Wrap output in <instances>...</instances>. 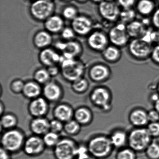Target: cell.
Masks as SVG:
<instances>
[{
    "label": "cell",
    "mask_w": 159,
    "mask_h": 159,
    "mask_svg": "<svg viewBox=\"0 0 159 159\" xmlns=\"http://www.w3.org/2000/svg\"><path fill=\"white\" fill-rule=\"evenodd\" d=\"M59 65L63 78L70 82L83 77L85 72V66L82 61L62 54Z\"/></svg>",
    "instance_id": "obj_1"
},
{
    "label": "cell",
    "mask_w": 159,
    "mask_h": 159,
    "mask_svg": "<svg viewBox=\"0 0 159 159\" xmlns=\"http://www.w3.org/2000/svg\"><path fill=\"white\" fill-rule=\"evenodd\" d=\"M87 148L92 156L97 159L107 158L114 149L109 137L104 135L93 137L89 141Z\"/></svg>",
    "instance_id": "obj_2"
},
{
    "label": "cell",
    "mask_w": 159,
    "mask_h": 159,
    "mask_svg": "<svg viewBox=\"0 0 159 159\" xmlns=\"http://www.w3.org/2000/svg\"><path fill=\"white\" fill-rule=\"evenodd\" d=\"M152 140L146 127H134L128 133L127 145L137 153L144 152Z\"/></svg>",
    "instance_id": "obj_3"
},
{
    "label": "cell",
    "mask_w": 159,
    "mask_h": 159,
    "mask_svg": "<svg viewBox=\"0 0 159 159\" xmlns=\"http://www.w3.org/2000/svg\"><path fill=\"white\" fill-rule=\"evenodd\" d=\"M153 45L142 38L131 39L127 50L130 56L135 60L146 61L150 57Z\"/></svg>",
    "instance_id": "obj_4"
},
{
    "label": "cell",
    "mask_w": 159,
    "mask_h": 159,
    "mask_svg": "<svg viewBox=\"0 0 159 159\" xmlns=\"http://www.w3.org/2000/svg\"><path fill=\"white\" fill-rule=\"evenodd\" d=\"M55 5L49 0H35L30 7V13L36 21L44 22L54 14Z\"/></svg>",
    "instance_id": "obj_5"
},
{
    "label": "cell",
    "mask_w": 159,
    "mask_h": 159,
    "mask_svg": "<svg viewBox=\"0 0 159 159\" xmlns=\"http://www.w3.org/2000/svg\"><path fill=\"white\" fill-rule=\"evenodd\" d=\"M90 99L94 106L105 112L111 110L112 94L107 87L99 86L94 88L90 94Z\"/></svg>",
    "instance_id": "obj_6"
},
{
    "label": "cell",
    "mask_w": 159,
    "mask_h": 159,
    "mask_svg": "<svg viewBox=\"0 0 159 159\" xmlns=\"http://www.w3.org/2000/svg\"><path fill=\"white\" fill-rule=\"evenodd\" d=\"M25 140L24 134L19 130H8L2 136V148L9 152H16L23 148Z\"/></svg>",
    "instance_id": "obj_7"
},
{
    "label": "cell",
    "mask_w": 159,
    "mask_h": 159,
    "mask_svg": "<svg viewBox=\"0 0 159 159\" xmlns=\"http://www.w3.org/2000/svg\"><path fill=\"white\" fill-rule=\"evenodd\" d=\"M107 35L111 44L121 49L127 46L131 40L127 33L126 25L121 22L110 29Z\"/></svg>",
    "instance_id": "obj_8"
},
{
    "label": "cell",
    "mask_w": 159,
    "mask_h": 159,
    "mask_svg": "<svg viewBox=\"0 0 159 159\" xmlns=\"http://www.w3.org/2000/svg\"><path fill=\"white\" fill-rule=\"evenodd\" d=\"M98 5V13L105 21L112 23L119 21L121 10L118 3L112 0H104Z\"/></svg>",
    "instance_id": "obj_9"
},
{
    "label": "cell",
    "mask_w": 159,
    "mask_h": 159,
    "mask_svg": "<svg viewBox=\"0 0 159 159\" xmlns=\"http://www.w3.org/2000/svg\"><path fill=\"white\" fill-rule=\"evenodd\" d=\"M77 148L74 140L63 139L54 147V153L56 159H73L76 157Z\"/></svg>",
    "instance_id": "obj_10"
},
{
    "label": "cell",
    "mask_w": 159,
    "mask_h": 159,
    "mask_svg": "<svg viewBox=\"0 0 159 159\" xmlns=\"http://www.w3.org/2000/svg\"><path fill=\"white\" fill-rule=\"evenodd\" d=\"M87 43L91 50L101 53L109 45L110 42L107 34L102 30H95L88 35Z\"/></svg>",
    "instance_id": "obj_11"
},
{
    "label": "cell",
    "mask_w": 159,
    "mask_h": 159,
    "mask_svg": "<svg viewBox=\"0 0 159 159\" xmlns=\"http://www.w3.org/2000/svg\"><path fill=\"white\" fill-rule=\"evenodd\" d=\"M71 22L70 27L79 36H88L93 31V23L88 16L79 15Z\"/></svg>",
    "instance_id": "obj_12"
},
{
    "label": "cell",
    "mask_w": 159,
    "mask_h": 159,
    "mask_svg": "<svg viewBox=\"0 0 159 159\" xmlns=\"http://www.w3.org/2000/svg\"><path fill=\"white\" fill-rule=\"evenodd\" d=\"M88 75L92 81L100 83L105 82L110 79L111 70L107 65L103 63H97L91 67Z\"/></svg>",
    "instance_id": "obj_13"
},
{
    "label": "cell",
    "mask_w": 159,
    "mask_h": 159,
    "mask_svg": "<svg viewBox=\"0 0 159 159\" xmlns=\"http://www.w3.org/2000/svg\"><path fill=\"white\" fill-rule=\"evenodd\" d=\"M55 47L57 50L60 51L62 54L72 58H77L83 52L81 43L74 39L66 42H57L56 43Z\"/></svg>",
    "instance_id": "obj_14"
},
{
    "label": "cell",
    "mask_w": 159,
    "mask_h": 159,
    "mask_svg": "<svg viewBox=\"0 0 159 159\" xmlns=\"http://www.w3.org/2000/svg\"><path fill=\"white\" fill-rule=\"evenodd\" d=\"M45 146L43 139L35 135L29 137L25 140L23 148L26 154L35 156L40 154L44 150Z\"/></svg>",
    "instance_id": "obj_15"
},
{
    "label": "cell",
    "mask_w": 159,
    "mask_h": 159,
    "mask_svg": "<svg viewBox=\"0 0 159 159\" xmlns=\"http://www.w3.org/2000/svg\"><path fill=\"white\" fill-rule=\"evenodd\" d=\"M144 18V20L136 19L126 25L127 33L131 39L142 38L149 29V24H151V21L149 22L147 17Z\"/></svg>",
    "instance_id": "obj_16"
},
{
    "label": "cell",
    "mask_w": 159,
    "mask_h": 159,
    "mask_svg": "<svg viewBox=\"0 0 159 159\" xmlns=\"http://www.w3.org/2000/svg\"><path fill=\"white\" fill-rule=\"evenodd\" d=\"M61 55L56 50L50 48L41 50L39 55V59L41 64L48 67L54 65H59Z\"/></svg>",
    "instance_id": "obj_17"
},
{
    "label": "cell",
    "mask_w": 159,
    "mask_h": 159,
    "mask_svg": "<svg viewBox=\"0 0 159 159\" xmlns=\"http://www.w3.org/2000/svg\"><path fill=\"white\" fill-rule=\"evenodd\" d=\"M48 101L44 97H39L32 99L29 106L30 115L34 118L43 117L48 112Z\"/></svg>",
    "instance_id": "obj_18"
},
{
    "label": "cell",
    "mask_w": 159,
    "mask_h": 159,
    "mask_svg": "<svg viewBox=\"0 0 159 159\" xmlns=\"http://www.w3.org/2000/svg\"><path fill=\"white\" fill-rule=\"evenodd\" d=\"M128 120L134 127H146L149 123L148 111L141 108H136L131 111Z\"/></svg>",
    "instance_id": "obj_19"
},
{
    "label": "cell",
    "mask_w": 159,
    "mask_h": 159,
    "mask_svg": "<svg viewBox=\"0 0 159 159\" xmlns=\"http://www.w3.org/2000/svg\"><path fill=\"white\" fill-rule=\"evenodd\" d=\"M42 93L43 97L47 101L55 102L61 98L63 94V91L58 83L51 80L44 84Z\"/></svg>",
    "instance_id": "obj_20"
},
{
    "label": "cell",
    "mask_w": 159,
    "mask_h": 159,
    "mask_svg": "<svg viewBox=\"0 0 159 159\" xmlns=\"http://www.w3.org/2000/svg\"><path fill=\"white\" fill-rule=\"evenodd\" d=\"M45 30L51 34L60 33L65 28L64 18L60 16L53 15L44 22Z\"/></svg>",
    "instance_id": "obj_21"
},
{
    "label": "cell",
    "mask_w": 159,
    "mask_h": 159,
    "mask_svg": "<svg viewBox=\"0 0 159 159\" xmlns=\"http://www.w3.org/2000/svg\"><path fill=\"white\" fill-rule=\"evenodd\" d=\"M52 34L47 30H42L38 31L33 38V43L35 47L41 50L49 48L52 43Z\"/></svg>",
    "instance_id": "obj_22"
},
{
    "label": "cell",
    "mask_w": 159,
    "mask_h": 159,
    "mask_svg": "<svg viewBox=\"0 0 159 159\" xmlns=\"http://www.w3.org/2000/svg\"><path fill=\"white\" fill-rule=\"evenodd\" d=\"M128 134L123 129L113 130L109 137L114 148L119 150L126 147L128 144Z\"/></svg>",
    "instance_id": "obj_23"
},
{
    "label": "cell",
    "mask_w": 159,
    "mask_h": 159,
    "mask_svg": "<svg viewBox=\"0 0 159 159\" xmlns=\"http://www.w3.org/2000/svg\"><path fill=\"white\" fill-rule=\"evenodd\" d=\"M30 128L36 135H44L50 131V121L43 117L34 118L30 122Z\"/></svg>",
    "instance_id": "obj_24"
},
{
    "label": "cell",
    "mask_w": 159,
    "mask_h": 159,
    "mask_svg": "<svg viewBox=\"0 0 159 159\" xmlns=\"http://www.w3.org/2000/svg\"><path fill=\"white\" fill-rule=\"evenodd\" d=\"M135 6L137 13L144 17L151 16L156 9L153 0H138Z\"/></svg>",
    "instance_id": "obj_25"
},
{
    "label": "cell",
    "mask_w": 159,
    "mask_h": 159,
    "mask_svg": "<svg viewBox=\"0 0 159 159\" xmlns=\"http://www.w3.org/2000/svg\"><path fill=\"white\" fill-rule=\"evenodd\" d=\"M74 112L70 106L66 104H59L54 110L53 114L56 119L66 123L72 120Z\"/></svg>",
    "instance_id": "obj_26"
},
{
    "label": "cell",
    "mask_w": 159,
    "mask_h": 159,
    "mask_svg": "<svg viewBox=\"0 0 159 159\" xmlns=\"http://www.w3.org/2000/svg\"><path fill=\"white\" fill-rule=\"evenodd\" d=\"M101 54L103 59L110 64L117 63L122 57L121 48L112 44H109Z\"/></svg>",
    "instance_id": "obj_27"
},
{
    "label": "cell",
    "mask_w": 159,
    "mask_h": 159,
    "mask_svg": "<svg viewBox=\"0 0 159 159\" xmlns=\"http://www.w3.org/2000/svg\"><path fill=\"white\" fill-rule=\"evenodd\" d=\"M42 92L41 84L33 80L25 83L22 93L27 98L33 99L40 97Z\"/></svg>",
    "instance_id": "obj_28"
},
{
    "label": "cell",
    "mask_w": 159,
    "mask_h": 159,
    "mask_svg": "<svg viewBox=\"0 0 159 159\" xmlns=\"http://www.w3.org/2000/svg\"><path fill=\"white\" fill-rule=\"evenodd\" d=\"M74 117L81 125H85L91 122L93 114L91 111L83 107L79 108L74 111Z\"/></svg>",
    "instance_id": "obj_29"
},
{
    "label": "cell",
    "mask_w": 159,
    "mask_h": 159,
    "mask_svg": "<svg viewBox=\"0 0 159 159\" xmlns=\"http://www.w3.org/2000/svg\"><path fill=\"white\" fill-rule=\"evenodd\" d=\"M51 76H50L47 69L39 68L37 69L33 74L34 80L40 84H44L51 81Z\"/></svg>",
    "instance_id": "obj_30"
},
{
    "label": "cell",
    "mask_w": 159,
    "mask_h": 159,
    "mask_svg": "<svg viewBox=\"0 0 159 159\" xmlns=\"http://www.w3.org/2000/svg\"><path fill=\"white\" fill-rule=\"evenodd\" d=\"M136 11L133 8L122 9L120 13L119 21L125 25H127L136 20Z\"/></svg>",
    "instance_id": "obj_31"
},
{
    "label": "cell",
    "mask_w": 159,
    "mask_h": 159,
    "mask_svg": "<svg viewBox=\"0 0 159 159\" xmlns=\"http://www.w3.org/2000/svg\"><path fill=\"white\" fill-rule=\"evenodd\" d=\"M89 86L88 80L83 77L71 82V89L77 93H85L88 90Z\"/></svg>",
    "instance_id": "obj_32"
},
{
    "label": "cell",
    "mask_w": 159,
    "mask_h": 159,
    "mask_svg": "<svg viewBox=\"0 0 159 159\" xmlns=\"http://www.w3.org/2000/svg\"><path fill=\"white\" fill-rule=\"evenodd\" d=\"M17 123V118L13 114L7 113L2 116L1 125L3 129L8 130L14 129Z\"/></svg>",
    "instance_id": "obj_33"
},
{
    "label": "cell",
    "mask_w": 159,
    "mask_h": 159,
    "mask_svg": "<svg viewBox=\"0 0 159 159\" xmlns=\"http://www.w3.org/2000/svg\"><path fill=\"white\" fill-rule=\"evenodd\" d=\"M144 152L148 159H159V142L152 141Z\"/></svg>",
    "instance_id": "obj_34"
},
{
    "label": "cell",
    "mask_w": 159,
    "mask_h": 159,
    "mask_svg": "<svg viewBox=\"0 0 159 159\" xmlns=\"http://www.w3.org/2000/svg\"><path fill=\"white\" fill-rule=\"evenodd\" d=\"M43 139L45 146L54 148L60 139L58 134L50 131L43 135Z\"/></svg>",
    "instance_id": "obj_35"
},
{
    "label": "cell",
    "mask_w": 159,
    "mask_h": 159,
    "mask_svg": "<svg viewBox=\"0 0 159 159\" xmlns=\"http://www.w3.org/2000/svg\"><path fill=\"white\" fill-rule=\"evenodd\" d=\"M137 152L129 148L125 147L118 150L116 155V159H137Z\"/></svg>",
    "instance_id": "obj_36"
},
{
    "label": "cell",
    "mask_w": 159,
    "mask_h": 159,
    "mask_svg": "<svg viewBox=\"0 0 159 159\" xmlns=\"http://www.w3.org/2000/svg\"><path fill=\"white\" fill-rule=\"evenodd\" d=\"M142 39L152 45H158L159 44V30L150 28Z\"/></svg>",
    "instance_id": "obj_37"
},
{
    "label": "cell",
    "mask_w": 159,
    "mask_h": 159,
    "mask_svg": "<svg viewBox=\"0 0 159 159\" xmlns=\"http://www.w3.org/2000/svg\"><path fill=\"white\" fill-rule=\"evenodd\" d=\"M81 128V125L76 120H71L64 125V130L66 134L70 135H75L78 134Z\"/></svg>",
    "instance_id": "obj_38"
},
{
    "label": "cell",
    "mask_w": 159,
    "mask_h": 159,
    "mask_svg": "<svg viewBox=\"0 0 159 159\" xmlns=\"http://www.w3.org/2000/svg\"><path fill=\"white\" fill-rule=\"evenodd\" d=\"M62 17L64 19L72 21L79 16L78 9L73 6H67L62 10Z\"/></svg>",
    "instance_id": "obj_39"
},
{
    "label": "cell",
    "mask_w": 159,
    "mask_h": 159,
    "mask_svg": "<svg viewBox=\"0 0 159 159\" xmlns=\"http://www.w3.org/2000/svg\"><path fill=\"white\" fill-rule=\"evenodd\" d=\"M25 83L20 79L13 80L10 84V89L12 93L19 94L23 93Z\"/></svg>",
    "instance_id": "obj_40"
},
{
    "label": "cell",
    "mask_w": 159,
    "mask_h": 159,
    "mask_svg": "<svg viewBox=\"0 0 159 159\" xmlns=\"http://www.w3.org/2000/svg\"><path fill=\"white\" fill-rule=\"evenodd\" d=\"M146 127L152 139L159 138V121L149 122Z\"/></svg>",
    "instance_id": "obj_41"
},
{
    "label": "cell",
    "mask_w": 159,
    "mask_h": 159,
    "mask_svg": "<svg viewBox=\"0 0 159 159\" xmlns=\"http://www.w3.org/2000/svg\"><path fill=\"white\" fill-rule=\"evenodd\" d=\"M60 34L62 39L66 41L74 40L76 35L71 27H65Z\"/></svg>",
    "instance_id": "obj_42"
},
{
    "label": "cell",
    "mask_w": 159,
    "mask_h": 159,
    "mask_svg": "<svg viewBox=\"0 0 159 159\" xmlns=\"http://www.w3.org/2000/svg\"><path fill=\"white\" fill-rule=\"evenodd\" d=\"M63 123L57 119L52 120L50 122V131L59 134L64 130Z\"/></svg>",
    "instance_id": "obj_43"
},
{
    "label": "cell",
    "mask_w": 159,
    "mask_h": 159,
    "mask_svg": "<svg viewBox=\"0 0 159 159\" xmlns=\"http://www.w3.org/2000/svg\"><path fill=\"white\" fill-rule=\"evenodd\" d=\"M118 5L122 9L133 8L136 3V0H117Z\"/></svg>",
    "instance_id": "obj_44"
},
{
    "label": "cell",
    "mask_w": 159,
    "mask_h": 159,
    "mask_svg": "<svg viewBox=\"0 0 159 159\" xmlns=\"http://www.w3.org/2000/svg\"><path fill=\"white\" fill-rule=\"evenodd\" d=\"M150 58L153 64L159 66V44L153 46Z\"/></svg>",
    "instance_id": "obj_45"
},
{
    "label": "cell",
    "mask_w": 159,
    "mask_h": 159,
    "mask_svg": "<svg viewBox=\"0 0 159 159\" xmlns=\"http://www.w3.org/2000/svg\"><path fill=\"white\" fill-rule=\"evenodd\" d=\"M152 25L155 29L159 30V8H156L151 18Z\"/></svg>",
    "instance_id": "obj_46"
},
{
    "label": "cell",
    "mask_w": 159,
    "mask_h": 159,
    "mask_svg": "<svg viewBox=\"0 0 159 159\" xmlns=\"http://www.w3.org/2000/svg\"><path fill=\"white\" fill-rule=\"evenodd\" d=\"M148 118L149 122L159 121V113L153 108L148 111Z\"/></svg>",
    "instance_id": "obj_47"
},
{
    "label": "cell",
    "mask_w": 159,
    "mask_h": 159,
    "mask_svg": "<svg viewBox=\"0 0 159 159\" xmlns=\"http://www.w3.org/2000/svg\"><path fill=\"white\" fill-rule=\"evenodd\" d=\"M47 69L52 78L56 77L61 71L60 68L57 65L48 67H47Z\"/></svg>",
    "instance_id": "obj_48"
},
{
    "label": "cell",
    "mask_w": 159,
    "mask_h": 159,
    "mask_svg": "<svg viewBox=\"0 0 159 159\" xmlns=\"http://www.w3.org/2000/svg\"><path fill=\"white\" fill-rule=\"evenodd\" d=\"M159 99V94L157 92L152 93L149 96V100L150 102L152 105L154 104Z\"/></svg>",
    "instance_id": "obj_49"
},
{
    "label": "cell",
    "mask_w": 159,
    "mask_h": 159,
    "mask_svg": "<svg viewBox=\"0 0 159 159\" xmlns=\"http://www.w3.org/2000/svg\"><path fill=\"white\" fill-rule=\"evenodd\" d=\"M9 152L3 148H1L0 150V159H11Z\"/></svg>",
    "instance_id": "obj_50"
},
{
    "label": "cell",
    "mask_w": 159,
    "mask_h": 159,
    "mask_svg": "<svg viewBox=\"0 0 159 159\" xmlns=\"http://www.w3.org/2000/svg\"><path fill=\"white\" fill-rule=\"evenodd\" d=\"M154 108L159 113V99L153 105Z\"/></svg>",
    "instance_id": "obj_51"
},
{
    "label": "cell",
    "mask_w": 159,
    "mask_h": 159,
    "mask_svg": "<svg viewBox=\"0 0 159 159\" xmlns=\"http://www.w3.org/2000/svg\"><path fill=\"white\" fill-rule=\"evenodd\" d=\"M94 3H98V4H99L100 2H102V1H104V0H91Z\"/></svg>",
    "instance_id": "obj_52"
},
{
    "label": "cell",
    "mask_w": 159,
    "mask_h": 159,
    "mask_svg": "<svg viewBox=\"0 0 159 159\" xmlns=\"http://www.w3.org/2000/svg\"><path fill=\"white\" fill-rule=\"evenodd\" d=\"M97 159L95 157H93V156H90L89 155L88 157H86V158H83V159Z\"/></svg>",
    "instance_id": "obj_53"
},
{
    "label": "cell",
    "mask_w": 159,
    "mask_h": 159,
    "mask_svg": "<svg viewBox=\"0 0 159 159\" xmlns=\"http://www.w3.org/2000/svg\"><path fill=\"white\" fill-rule=\"evenodd\" d=\"M76 1L80 3H84L88 1V0H76Z\"/></svg>",
    "instance_id": "obj_54"
},
{
    "label": "cell",
    "mask_w": 159,
    "mask_h": 159,
    "mask_svg": "<svg viewBox=\"0 0 159 159\" xmlns=\"http://www.w3.org/2000/svg\"><path fill=\"white\" fill-rule=\"evenodd\" d=\"M3 108H4V107H3V104H2V102H1V113L2 115V111H3L2 110Z\"/></svg>",
    "instance_id": "obj_55"
},
{
    "label": "cell",
    "mask_w": 159,
    "mask_h": 159,
    "mask_svg": "<svg viewBox=\"0 0 159 159\" xmlns=\"http://www.w3.org/2000/svg\"><path fill=\"white\" fill-rule=\"evenodd\" d=\"M156 92L159 94V82L157 84V85H156Z\"/></svg>",
    "instance_id": "obj_56"
},
{
    "label": "cell",
    "mask_w": 159,
    "mask_h": 159,
    "mask_svg": "<svg viewBox=\"0 0 159 159\" xmlns=\"http://www.w3.org/2000/svg\"><path fill=\"white\" fill-rule=\"evenodd\" d=\"M62 1H70V0H62Z\"/></svg>",
    "instance_id": "obj_57"
},
{
    "label": "cell",
    "mask_w": 159,
    "mask_h": 159,
    "mask_svg": "<svg viewBox=\"0 0 159 159\" xmlns=\"http://www.w3.org/2000/svg\"><path fill=\"white\" fill-rule=\"evenodd\" d=\"M157 2H158V4H159V0H157Z\"/></svg>",
    "instance_id": "obj_58"
},
{
    "label": "cell",
    "mask_w": 159,
    "mask_h": 159,
    "mask_svg": "<svg viewBox=\"0 0 159 159\" xmlns=\"http://www.w3.org/2000/svg\"><path fill=\"white\" fill-rule=\"evenodd\" d=\"M49 1H53L54 0H49Z\"/></svg>",
    "instance_id": "obj_59"
},
{
    "label": "cell",
    "mask_w": 159,
    "mask_h": 159,
    "mask_svg": "<svg viewBox=\"0 0 159 159\" xmlns=\"http://www.w3.org/2000/svg\"><path fill=\"white\" fill-rule=\"evenodd\" d=\"M30 1H35V0H30Z\"/></svg>",
    "instance_id": "obj_60"
}]
</instances>
